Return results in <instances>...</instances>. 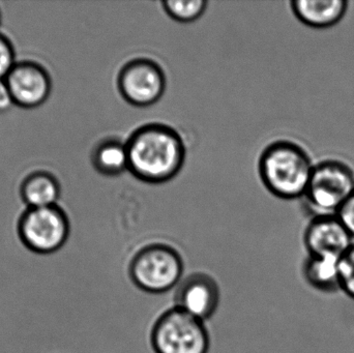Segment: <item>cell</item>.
I'll list each match as a JSON object with an SVG mask.
<instances>
[{
	"instance_id": "obj_1",
	"label": "cell",
	"mask_w": 354,
	"mask_h": 353,
	"mask_svg": "<svg viewBox=\"0 0 354 353\" xmlns=\"http://www.w3.org/2000/svg\"><path fill=\"white\" fill-rule=\"evenodd\" d=\"M129 171L147 184H165L183 169L185 146L172 126L164 124H145L135 130L127 141Z\"/></svg>"
},
{
	"instance_id": "obj_2",
	"label": "cell",
	"mask_w": 354,
	"mask_h": 353,
	"mask_svg": "<svg viewBox=\"0 0 354 353\" xmlns=\"http://www.w3.org/2000/svg\"><path fill=\"white\" fill-rule=\"evenodd\" d=\"M314 166L301 145L279 140L262 151L258 169L268 192L283 200H295L305 196Z\"/></svg>"
},
{
	"instance_id": "obj_3",
	"label": "cell",
	"mask_w": 354,
	"mask_h": 353,
	"mask_svg": "<svg viewBox=\"0 0 354 353\" xmlns=\"http://www.w3.org/2000/svg\"><path fill=\"white\" fill-rule=\"evenodd\" d=\"M183 261L180 254L165 244L140 249L131 260L129 274L133 283L149 294H164L180 283Z\"/></svg>"
},
{
	"instance_id": "obj_4",
	"label": "cell",
	"mask_w": 354,
	"mask_h": 353,
	"mask_svg": "<svg viewBox=\"0 0 354 353\" xmlns=\"http://www.w3.org/2000/svg\"><path fill=\"white\" fill-rule=\"evenodd\" d=\"M354 194V171L344 162L326 160L314 166L304 200L320 215H336Z\"/></svg>"
},
{
	"instance_id": "obj_5",
	"label": "cell",
	"mask_w": 354,
	"mask_h": 353,
	"mask_svg": "<svg viewBox=\"0 0 354 353\" xmlns=\"http://www.w3.org/2000/svg\"><path fill=\"white\" fill-rule=\"evenodd\" d=\"M151 340L156 353H207L209 350L204 321L177 307L156 321Z\"/></svg>"
},
{
	"instance_id": "obj_6",
	"label": "cell",
	"mask_w": 354,
	"mask_h": 353,
	"mask_svg": "<svg viewBox=\"0 0 354 353\" xmlns=\"http://www.w3.org/2000/svg\"><path fill=\"white\" fill-rule=\"evenodd\" d=\"M70 231L68 216L58 205L27 207L18 222L21 242L37 254H51L60 250L68 240Z\"/></svg>"
},
{
	"instance_id": "obj_7",
	"label": "cell",
	"mask_w": 354,
	"mask_h": 353,
	"mask_svg": "<svg viewBox=\"0 0 354 353\" xmlns=\"http://www.w3.org/2000/svg\"><path fill=\"white\" fill-rule=\"evenodd\" d=\"M166 75L155 60L138 57L127 62L118 76L122 99L134 107H149L158 103L166 90Z\"/></svg>"
},
{
	"instance_id": "obj_8",
	"label": "cell",
	"mask_w": 354,
	"mask_h": 353,
	"mask_svg": "<svg viewBox=\"0 0 354 353\" xmlns=\"http://www.w3.org/2000/svg\"><path fill=\"white\" fill-rule=\"evenodd\" d=\"M6 81L15 105L24 109L39 107L51 93L49 73L41 64L32 60L17 61Z\"/></svg>"
},
{
	"instance_id": "obj_9",
	"label": "cell",
	"mask_w": 354,
	"mask_h": 353,
	"mask_svg": "<svg viewBox=\"0 0 354 353\" xmlns=\"http://www.w3.org/2000/svg\"><path fill=\"white\" fill-rule=\"evenodd\" d=\"M304 242L311 256L342 258L353 246V238L336 215L315 216L306 228Z\"/></svg>"
},
{
	"instance_id": "obj_10",
	"label": "cell",
	"mask_w": 354,
	"mask_h": 353,
	"mask_svg": "<svg viewBox=\"0 0 354 353\" xmlns=\"http://www.w3.org/2000/svg\"><path fill=\"white\" fill-rule=\"evenodd\" d=\"M177 308L204 321L210 318L220 303V289L207 274L193 273L181 280L176 290Z\"/></svg>"
},
{
	"instance_id": "obj_11",
	"label": "cell",
	"mask_w": 354,
	"mask_h": 353,
	"mask_svg": "<svg viewBox=\"0 0 354 353\" xmlns=\"http://www.w3.org/2000/svg\"><path fill=\"white\" fill-rule=\"evenodd\" d=\"M295 18L306 26L328 29L343 20L349 2L347 0H295L290 2Z\"/></svg>"
},
{
	"instance_id": "obj_12",
	"label": "cell",
	"mask_w": 354,
	"mask_h": 353,
	"mask_svg": "<svg viewBox=\"0 0 354 353\" xmlns=\"http://www.w3.org/2000/svg\"><path fill=\"white\" fill-rule=\"evenodd\" d=\"M60 193L57 178L45 170L28 174L20 186L21 198L29 209L57 205Z\"/></svg>"
},
{
	"instance_id": "obj_13",
	"label": "cell",
	"mask_w": 354,
	"mask_h": 353,
	"mask_svg": "<svg viewBox=\"0 0 354 353\" xmlns=\"http://www.w3.org/2000/svg\"><path fill=\"white\" fill-rule=\"evenodd\" d=\"M91 163L100 174L108 178L122 175L129 171L127 143L118 138L100 141L91 153Z\"/></svg>"
},
{
	"instance_id": "obj_14",
	"label": "cell",
	"mask_w": 354,
	"mask_h": 353,
	"mask_svg": "<svg viewBox=\"0 0 354 353\" xmlns=\"http://www.w3.org/2000/svg\"><path fill=\"white\" fill-rule=\"evenodd\" d=\"M340 257L309 255L304 265V277L315 289L336 292L340 289Z\"/></svg>"
},
{
	"instance_id": "obj_15",
	"label": "cell",
	"mask_w": 354,
	"mask_h": 353,
	"mask_svg": "<svg viewBox=\"0 0 354 353\" xmlns=\"http://www.w3.org/2000/svg\"><path fill=\"white\" fill-rule=\"evenodd\" d=\"M164 12L180 23H191L201 18L207 8L206 0H164L162 2Z\"/></svg>"
},
{
	"instance_id": "obj_16",
	"label": "cell",
	"mask_w": 354,
	"mask_h": 353,
	"mask_svg": "<svg viewBox=\"0 0 354 353\" xmlns=\"http://www.w3.org/2000/svg\"><path fill=\"white\" fill-rule=\"evenodd\" d=\"M340 289L354 300V245L341 258Z\"/></svg>"
},
{
	"instance_id": "obj_17",
	"label": "cell",
	"mask_w": 354,
	"mask_h": 353,
	"mask_svg": "<svg viewBox=\"0 0 354 353\" xmlns=\"http://www.w3.org/2000/svg\"><path fill=\"white\" fill-rule=\"evenodd\" d=\"M16 62V52L12 41L0 33V80H6Z\"/></svg>"
},
{
	"instance_id": "obj_18",
	"label": "cell",
	"mask_w": 354,
	"mask_h": 353,
	"mask_svg": "<svg viewBox=\"0 0 354 353\" xmlns=\"http://www.w3.org/2000/svg\"><path fill=\"white\" fill-rule=\"evenodd\" d=\"M336 216L354 238V194L337 211Z\"/></svg>"
},
{
	"instance_id": "obj_19",
	"label": "cell",
	"mask_w": 354,
	"mask_h": 353,
	"mask_svg": "<svg viewBox=\"0 0 354 353\" xmlns=\"http://www.w3.org/2000/svg\"><path fill=\"white\" fill-rule=\"evenodd\" d=\"M15 105L6 80H0V112H6Z\"/></svg>"
},
{
	"instance_id": "obj_20",
	"label": "cell",
	"mask_w": 354,
	"mask_h": 353,
	"mask_svg": "<svg viewBox=\"0 0 354 353\" xmlns=\"http://www.w3.org/2000/svg\"><path fill=\"white\" fill-rule=\"evenodd\" d=\"M0 23H1V14H0Z\"/></svg>"
}]
</instances>
